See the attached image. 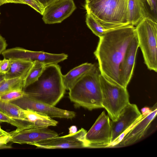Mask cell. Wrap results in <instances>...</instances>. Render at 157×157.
<instances>
[{"label": "cell", "mask_w": 157, "mask_h": 157, "mask_svg": "<svg viewBox=\"0 0 157 157\" xmlns=\"http://www.w3.org/2000/svg\"><path fill=\"white\" fill-rule=\"evenodd\" d=\"M136 35L135 27L129 25L109 30L99 38L94 54L101 74L110 81L122 86L120 67Z\"/></svg>", "instance_id": "1"}, {"label": "cell", "mask_w": 157, "mask_h": 157, "mask_svg": "<svg viewBox=\"0 0 157 157\" xmlns=\"http://www.w3.org/2000/svg\"><path fill=\"white\" fill-rule=\"evenodd\" d=\"M62 76L58 64L46 65L38 79L23 90L32 99L55 106L63 97L66 90Z\"/></svg>", "instance_id": "2"}, {"label": "cell", "mask_w": 157, "mask_h": 157, "mask_svg": "<svg viewBox=\"0 0 157 157\" xmlns=\"http://www.w3.org/2000/svg\"><path fill=\"white\" fill-rule=\"evenodd\" d=\"M99 67H93L79 79L69 90V98L77 107L88 110L103 108Z\"/></svg>", "instance_id": "3"}, {"label": "cell", "mask_w": 157, "mask_h": 157, "mask_svg": "<svg viewBox=\"0 0 157 157\" xmlns=\"http://www.w3.org/2000/svg\"><path fill=\"white\" fill-rule=\"evenodd\" d=\"M128 0H91L85 8L108 30L129 25Z\"/></svg>", "instance_id": "4"}, {"label": "cell", "mask_w": 157, "mask_h": 157, "mask_svg": "<svg viewBox=\"0 0 157 157\" xmlns=\"http://www.w3.org/2000/svg\"><path fill=\"white\" fill-rule=\"evenodd\" d=\"M136 30L139 47L148 68L157 72V23L150 17L144 18L136 25Z\"/></svg>", "instance_id": "5"}, {"label": "cell", "mask_w": 157, "mask_h": 157, "mask_svg": "<svg viewBox=\"0 0 157 157\" xmlns=\"http://www.w3.org/2000/svg\"><path fill=\"white\" fill-rule=\"evenodd\" d=\"M102 100V105L108 113L112 121H116L124 108L130 102L127 89L100 75Z\"/></svg>", "instance_id": "6"}, {"label": "cell", "mask_w": 157, "mask_h": 157, "mask_svg": "<svg viewBox=\"0 0 157 157\" xmlns=\"http://www.w3.org/2000/svg\"><path fill=\"white\" fill-rule=\"evenodd\" d=\"M4 58L23 59L32 62L38 61L44 65L58 64L67 58V54H53L34 51L16 47L5 50L2 54Z\"/></svg>", "instance_id": "7"}, {"label": "cell", "mask_w": 157, "mask_h": 157, "mask_svg": "<svg viewBox=\"0 0 157 157\" xmlns=\"http://www.w3.org/2000/svg\"><path fill=\"white\" fill-rule=\"evenodd\" d=\"M86 132L82 128L74 133L47 139L32 145L36 148L49 149L89 148V143L85 137Z\"/></svg>", "instance_id": "8"}, {"label": "cell", "mask_w": 157, "mask_h": 157, "mask_svg": "<svg viewBox=\"0 0 157 157\" xmlns=\"http://www.w3.org/2000/svg\"><path fill=\"white\" fill-rule=\"evenodd\" d=\"M110 122L109 117L103 111L86 134L89 148L109 147L111 136Z\"/></svg>", "instance_id": "9"}, {"label": "cell", "mask_w": 157, "mask_h": 157, "mask_svg": "<svg viewBox=\"0 0 157 157\" xmlns=\"http://www.w3.org/2000/svg\"><path fill=\"white\" fill-rule=\"evenodd\" d=\"M10 102L17 105L22 109H29L52 118L72 119L76 115L74 111L61 109L38 101L26 94L21 98Z\"/></svg>", "instance_id": "10"}, {"label": "cell", "mask_w": 157, "mask_h": 157, "mask_svg": "<svg viewBox=\"0 0 157 157\" xmlns=\"http://www.w3.org/2000/svg\"><path fill=\"white\" fill-rule=\"evenodd\" d=\"M10 142L20 144H33L59 136L57 133L48 127L17 128L9 132Z\"/></svg>", "instance_id": "11"}, {"label": "cell", "mask_w": 157, "mask_h": 157, "mask_svg": "<svg viewBox=\"0 0 157 157\" xmlns=\"http://www.w3.org/2000/svg\"><path fill=\"white\" fill-rule=\"evenodd\" d=\"M141 114L136 104L129 103L122 110L116 121H110V144L117 140L122 134L134 124Z\"/></svg>", "instance_id": "12"}, {"label": "cell", "mask_w": 157, "mask_h": 157, "mask_svg": "<svg viewBox=\"0 0 157 157\" xmlns=\"http://www.w3.org/2000/svg\"><path fill=\"white\" fill-rule=\"evenodd\" d=\"M157 106L156 103L151 108V111L149 113L142 114L135 124L122 134L124 137L120 142V146H126L133 144L144 135L156 115Z\"/></svg>", "instance_id": "13"}, {"label": "cell", "mask_w": 157, "mask_h": 157, "mask_svg": "<svg viewBox=\"0 0 157 157\" xmlns=\"http://www.w3.org/2000/svg\"><path fill=\"white\" fill-rule=\"evenodd\" d=\"M73 0H58L46 8L42 19L46 24L61 23L69 17L76 9Z\"/></svg>", "instance_id": "14"}, {"label": "cell", "mask_w": 157, "mask_h": 157, "mask_svg": "<svg viewBox=\"0 0 157 157\" xmlns=\"http://www.w3.org/2000/svg\"><path fill=\"white\" fill-rule=\"evenodd\" d=\"M139 47L137 35L132 41L120 71V79L122 86L127 88L132 77L137 49Z\"/></svg>", "instance_id": "15"}, {"label": "cell", "mask_w": 157, "mask_h": 157, "mask_svg": "<svg viewBox=\"0 0 157 157\" xmlns=\"http://www.w3.org/2000/svg\"><path fill=\"white\" fill-rule=\"evenodd\" d=\"M145 1V0H128L127 20L129 25L136 26L146 17H150L152 18L148 11Z\"/></svg>", "instance_id": "16"}, {"label": "cell", "mask_w": 157, "mask_h": 157, "mask_svg": "<svg viewBox=\"0 0 157 157\" xmlns=\"http://www.w3.org/2000/svg\"><path fill=\"white\" fill-rule=\"evenodd\" d=\"M10 69L5 74V79L20 78L24 80L32 66L34 62L23 59H10Z\"/></svg>", "instance_id": "17"}, {"label": "cell", "mask_w": 157, "mask_h": 157, "mask_svg": "<svg viewBox=\"0 0 157 157\" xmlns=\"http://www.w3.org/2000/svg\"><path fill=\"white\" fill-rule=\"evenodd\" d=\"M23 113L25 121L32 128L54 126L58 123L52 118L29 109H23Z\"/></svg>", "instance_id": "18"}, {"label": "cell", "mask_w": 157, "mask_h": 157, "mask_svg": "<svg viewBox=\"0 0 157 157\" xmlns=\"http://www.w3.org/2000/svg\"><path fill=\"white\" fill-rule=\"evenodd\" d=\"M95 64L86 63L75 67L62 76L63 82L66 90H69L85 74L90 71Z\"/></svg>", "instance_id": "19"}, {"label": "cell", "mask_w": 157, "mask_h": 157, "mask_svg": "<svg viewBox=\"0 0 157 157\" xmlns=\"http://www.w3.org/2000/svg\"><path fill=\"white\" fill-rule=\"evenodd\" d=\"M0 111L14 119L25 121L23 109L11 102L0 100Z\"/></svg>", "instance_id": "20"}, {"label": "cell", "mask_w": 157, "mask_h": 157, "mask_svg": "<svg viewBox=\"0 0 157 157\" xmlns=\"http://www.w3.org/2000/svg\"><path fill=\"white\" fill-rule=\"evenodd\" d=\"M45 65L38 61H35L24 81L23 90L34 83L41 74Z\"/></svg>", "instance_id": "21"}, {"label": "cell", "mask_w": 157, "mask_h": 157, "mask_svg": "<svg viewBox=\"0 0 157 157\" xmlns=\"http://www.w3.org/2000/svg\"><path fill=\"white\" fill-rule=\"evenodd\" d=\"M86 22L88 27L95 35L99 38L109 31L88 11H86Z\"/></svg>", "instance_id": "22"}, {"label": "cell", "mask_w": 157, "mask_h": 157, "mask_svg": "<svg viewBox=\"0 0 157 157\" xmlns=\"http://www.w3.org/2000/svg\"><path fill=\"white\" fill-rule=\"evenodd\" d=\"M24 80L20 78L5 79L0 83V96L9 91L23 90Z\"/></svg>", "instance_id": "23"}, {"label": "cell", "mask_w": 157, "mask_h": 157, "mask_svg": "<svg viewBox=\"0 0 157 157\" xmlns=\"http://www.w3.org/2000/svg\"><path fill=\"white\" fill-rule=\"evenodd\" d=\"M26 94L23 90H15L8 92L0 96V100L6 102H11L18 99Z\"/></svg>", "instance_id": "24"}, {"label": "cell", "mask_w": 157, "mask_h": 157, "mask_svg": "<svg viewBox=\"0 0 157 157\" xmlns=\"http://www.w3.org/2000/svg\"><path fill=\"white\" fill-rule=\"evenodd\" d=\"M5 122L16 126L17 128L24 127L31 128L26 122L14 119L0 111V122Z\"/></svg>", "instance_id": "25"}, {"label": "cell", "mask_w": 157, "mask_h": 157, "mask_svg": "<svg viewBox=\"0 0 157 157\" xmlns=\"http://www.w3.org/2000/svg\"><path fill=\"white\" fill-rule=\"evenodd\" d=\"M22 0L25 4L29 6L41 15H43L45 9L37 2L34 0Z\"/></svg>", "instance_id": "26"}, {"label": "cell", "mask_w": 157, "mask_h": 157, "mask_svg": "<svg viewBox=\"0 0 157 157\" xmlns=\"http://www.w3.org/2000/svg\"><path fill=\"white\" fill-rule=\"evenodd\" d=\"M10 69V61L8 59L4 58L0 60V73L5 74Z\"/></svg>", "instance_id": "27"}, {"label": "cell", "mask_w": 157, "mask_h": 157, "mask_svg": "<svg viewBox=\"0 0 157 157\" xmlns=\"http://www.w3.org/2000/svg\"><path fill=\"white\" fill-rule=\"evenodd\" d=\"M151 6L150 8L152 18L156 21L157 19V0H150Z\"/></svg>", "instance_id": "28"}, {"label": "cell", "mask_w": 157, "mask_h": 157, "mask_svg": "<svg viewBox=\"0 0 157 157\" xmlns=\"http://www.w3.org/2000/svg\"><path fill=\"white\" fill-rule=\"evenodd\" d=\"M10 142L9 137L0 139V149L11 148L12 146L9 144Z\"/></svg>", "instance_id": "29"}, {"label": "cell", "mask_w": 157, "mask_h": 157, "mask_svg": "<svg viewBox=\"0 0 157 157\" xmlns=\"http://www.w3.org/2000/svg\"><path fill=\"white\" fill-rule=\"evenodd\" d=\"M40 4L44 9L49 5L58 0H34Z\"/></svg>", "instance_id": "30"}, {"label": "cell", "mask_w": 157, "mask_h": 157, "mask_svg": "<svg viewBox=\"0 0 157 157\" xmlns=\"http://www.w3.org/2000/svg\"><path fill=\"white\" fill-rule=\"evenodd\" d=\"M7 46L6 40L0 34V55L6 50Z\"/></svg>", "instance_id": "31"}, {"label": "cell", "mask_w": 157, "mask_h": 157, "mask_svg": "<svg viewBox=\"0 0 157 157\" xmlns=\"http://www.w3.org/2000/svg\"><path fill=\"white\" fill-rule=\"evenodd\" d=\"M8 3L24 4L22 0H0V6L4 4Z\"/></svg>", "instance_id": "32"}, {"label": "cell", "mask_w": 157, "mask_h": 157, "mask_svg": "<svg viewBox=\"0 0 157 157\" xmlns=\"http://www.w3.org/2000/svg\"><path fill=\"white\" fill-rule=\"evenodd\" d=\"M9 132H7L3 130L0 126V139L9 137Z\"/></svg>", "instance_id": "33"}, {"label": "cell", "mask_w": 157, "mask_h": 157, "mask_svg": "<svg viewBox=\"0 0 157 157\" xmlns=\"http://www.w3.org/2000/svg\"><path fill=\"white\" fill-rule=\"evenodd\" d=\"M151 109H150L147 107H145L142 108L141 110L142 114H147L149 113L151 111Z\"/></svg>", "instance_id": "34"}, {"label": "cell", "mask_w": 157, "mask_h": 157, "mask_svg": "<svg viewBox=\"0 0 157 157\" xmlns=\"http://www.w3.org/2000/svg\"><path fill=\"white\" fill-rule=\"evenodd\" d=\"M77 128L75 126H72L69 128V134L73 133L77 131Z\"/></svg>", "instance_id": "35"}, {"label": "cell", "mask_w": 157, "mask_h": 157, "mask_svg": "<svg viewBox=\"0 0 157 157\" xmlns=\"http://www.w3.org/2000/svg\"><path fill=\"white\" fill-rule=\"evenodd\" d=\"M5 79V74L0 73V83Z\"/></svg>", "instance_id": "36"}, {"label": "cell", "mask_w": 157, "mask_h": 157, "mask_svg": "<svg viewBox=\"0 0 157 157\" xmlns=\"http://www.w3.org/2000/svg\"><path fill=\"white\" fill-rule=\"evenodd\" d=\"M147 3V4L149 6L150 8L151 7V3L150 0H145Z\"/></svg>", "instance_id": "37"}, {"label": "cell", "mask_w": 157, "mask_h": 157, "mask_svg": "<svg viewBox=\"0 0 157 157\" xmlns=\"http://www.w3.org/2000/svg\"><path fill=\"white\" fill-rule=\"evenodd\" d=\"M91 0H85L86 1V3H87L88 2H89L90 1H91Z\"/></svg>", "instance_id": "38"}, {"label": "cell", "mask_w": 157, "mask_h": 157, "mask_svg": "<svg viewBox=\"0 0 157 157\" xmlns=\"http://www.w3.org/2000/svg\"></svg>", "instance_id": "39"}, {"label": "cell", "mask_w": 157, "mask_h": 157, "mask_svg": "<svg viewBox=\"0 0 157 157\" xmlns=\"http://www.w3.org/2000/svg\"></svg>", "instance_id": "40"}]
</instances>
